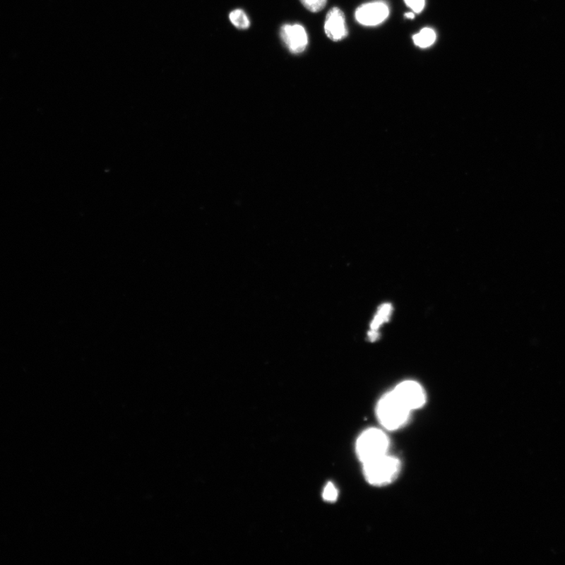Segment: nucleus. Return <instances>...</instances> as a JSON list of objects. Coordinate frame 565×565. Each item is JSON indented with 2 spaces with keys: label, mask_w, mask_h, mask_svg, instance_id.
I'll return each mask as SVG.
<instances>
[{
  "label": "nucleus",
  "mask_w": 565,
  "mask_h": 565,
  "mask_svg": "<svg viewBox=\"0 0 565 565\" xmlns=\"http://www.w3.org/2000/svg\"><path fill=\"white\" fill-rule=\"evenodd\" d=\"M323 498L327 501H335L338 498V491L333 484L329 483L325 487Z\"/></svg>",
  "instance_id": "obj_12"
},
{
  "label": "nucleus",
  "mask_w": 565,
  "mask_h": 565,
  "mask_svg": "<svg viewBox=\"0 0 565 565\" xmlns=\"http://www.w3.org/2000/svg\"><path fill=\"white\" fill-rule=\"evenodd\" d=\"M405 17L408 18L413 19L415 18L414 13H405Z\"/></svg>",
  "instance_id": "obj_14"
},
{
  "label": "nucleus",
  "mask_w": 565,
  "mask_h": 565,
  "mask_svg": "<svg viewBox=\"0 0 565 565\" xmlns=\"http://www.w3.org/2000/svg\"><path fill=\"white\" fill-rule=\"evenodd\" d=\"M390 441L383 430L372 428L367 429L358 438L356 451L362 463L388 454Z\"/></svg>",
  "instance_id": "obj_3"
},
{
  "label": "nucleus",
  "mask_w": 565,
  "mask_h": 565,
  "mask_svg": "<svg viewBox=\"0 0 565 565\" xmlns=\"http://www.w3.org/2000/svg\"><path fill=\"white\" fill-rule=\"evenodd\" d=\"M230 19L233 25L239 30H246L250 27V20L242 10H235L230 13Z\"/></svg>",
  "instance_id": "obj_10"
},
{
  "label": "nucleus",
  "mask_w": 565,
  "mask_h": 565,
  "mask_svg": "<svg viewBox=\"0 0 565 565\" xmlns=\"http://www.w3.org/2000/svg\"><path fill=\"white\" fill-rule=\"evenodd\" d=\"M392 392L411 412L422 408L427 400L423 388L415 381H403Z\"/></svg>",
  "instance_id": "obj_4"
},
{
  "label": "nucleus",
  "mask_w": 565,
  "mask_h": 565,
  "mask_svg": "<svg viewBox=\"0 0 565 565\" xmlns=\"http://www.w3.org/2000/svg\"><path fill=\"white\" fill-rule=\"evenodd\" d=\"M405 2L415 13L421 12L425 6V0H405Z\"/></svg>",
  "instance_id": "obj_13"
},
{
  "label": "nucleus",
  "mask_w": 565,
  "mask_h": 565,
  "mask_svg": "<svg viewBox=\"0 0 565 565\" xmlns=\"http://www.w3.org/2000/svg\"><path fill=\"white\" fill-rule=\"evenodd\" d=\"M415 44L421 48H427L434 44L436 40V33L432 28H423L418 34L413 37Z\"/></svg>",
  "instance_id": "obj_9"
},
{
  "label": "nucleus",
  "mask_w": 565,
  "mask_h": 565,
  "mask_svg": "<svg viewBox=\"0 0 565 565\" xmlns=\"http://www.w3.org/2000/svg\"><path fill=\"white\" fill-rule=\"evenodd\" d=\"M411 411L402 404L393 392L383 396L377 405L381 425L388 430H397L408 422Z\"/></svg>",
  "instance_id": "obj_2"
},
{
  "label": "nucleus",
  "mask_w": 565,
  "mask_h": 565,
  "mask_svg": "<svg viewBox=\"0 0 565 565\" xmlns=\"http://www.w3.org/2000/svg\"><path fill=\"white\" fill-rule=\"evenodd\" d=\"M392 307L391 304L386 303L381 306L374 316L372 323L371 324V331L369 332V337L371 341L376 340L378 338V330L381 325L387 322L390 319V316L392 313Z\"/></svg>",
  "instance_id": "obj_8"
},
{
  "label": "nucleus",
  "mask_w": 565,
  "mask_h": 565,
  "mask_svg": "<svg viewBox=\"0 0 565 565\" xmlns=\"http://www.w3.org/2000/svg\"><path fill=\"white\" fill-rule=\"evenodd\" d=\"M306 8L313 13L322 11L327 4V0H300Z\"/></svg>",
  "instance_id": "obj_11"
},
{
  "label": "nucleus",
  "mask_w": 565,
  "mask_h": 565,
  "mask_svg": "<svg viewBox=\"0 0 565 565\" xmlns=\"http://www.w3.org/2000/svg\"><path fill=\"white\" fill-rule=\"evenodd\" d=\"M280 37L289 51L292 54H300L308 45V35L305 28L299 24L282 25Z\"/></svg>",
  "instance_id": "obj_6"
},
{
  "label": "nucleus",
  "mask_w": 565,
  "mask_h": 565,
  "mask_svg": "<svg viewBox=\"0 0 565 565\" xmlns=\"http://www.w3.org/2000/svg\"><path fill=\"white\" fill-rule=\"evenodd\" d=\"M390 14L388 6L383 2L363 4L358 7L355 17L359 24L365 26H376L388 18Z\"/></svg>",
  "instance_id": "obj_5"
},
{
  "label": "nucleus",
  "mask_w": 565,
  "mask_h": 565,
  "mask_svg": "<svg viewBox=\"0 0 565 565\" xmlns=\"http://www.w3.org/2000/svg\"><path fill=\"white\" fill-rule=\"evenodd\" d=\"M367 482L374 486H385L399 476L401 464L398 458L388 454L363 463Z\"/></svg>",
  "instance_id": "obj_1"
},
{
  "label": "nucleus",
  "mask_w": 565,
  "mask_h": 565,
  "mask_svg": "<svg viewBox=\"0 0 565 565\" xmlns=\"http://www.w3.org/2000/svg\"><path fill=\"white\" fill-rule=\"evenodd\" d=\"M324 31L328 37L335 42L340 41L347 37L348 30L345 18L343 12L338 7H334L327 14Z\"/></svg>",
  "instance_id": "obj_7"
}]
</instances>
